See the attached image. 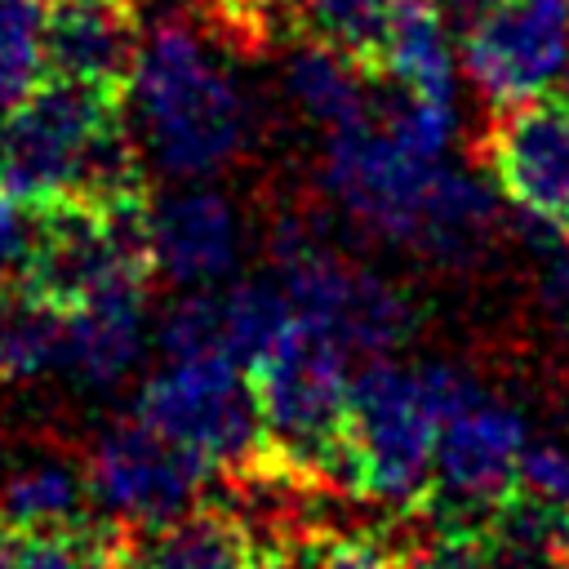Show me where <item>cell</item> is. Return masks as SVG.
<instances>
[{
    "label": "cell",
    "instance_id": "1",
    "mask_svg": "<svg viewBox=\"0 0 569 569\" xmlns=\"http://www.w3.org/2000/svg\"><path fill=\"white\" fill-rule=\"evenodd\" d=\"M320 182L356 231L440 267H471L498 231V191L485 178L405 147L378 116L329 133Z\"/></svg>",
    "mask_w": 569,
    "mask_h": 569
},
{
    "label": "cell",
    "instance_id": "2",
    "mask_svg": "<svg viewBox=\"0 0 569 569\" xmlns=\"http://www.w3.org/2000/svg\"><path fill=\"white\" fill-rule=\"evenodd\" d=\"M124 120L142 160L169 182L222 173L249 142V102L222 49L182 13L156 18L124 80Z\"/></svg>",
    "mask_w": 569,
    "mask_h": 569
},
{
    "label": "cell",
    "instance_id": "3",
    "mask_svg": "<svg viewBox=\"0 0 569 569\" xmlns=\"http://www.w3.org/2000/svg\"><path fill=\"white\" fill-rule=\"evenodd\" d=\"M142 151L116 93L49 76L4 111L0 187L31 200L120 204L142 196Z\"/></svg>",
    "mask_w": 569,
    "mask_h": 569
},
{
    "label": "cell",
    "instance_id": "4",
    "mask_svg": "<svg viewBox=\"0 0 569 569\" xmlns=\"http://www.w3.org/2000/svg\"><path fill=\"white\" fill-rule=\"evenodd\" d=\"M480 382L458 365L365 360L351 378L347 467L351 485L382 507H413L431 489L440 422Z\"/></svg>",
    "mask_w": 569,
    "mask_h": 569
},
{
    "label": "cell",
    "instance_id": "5",
    "mask_svg": "<svg viewBox=\"0 0 569 569\" xmlns=\"http://www.w3.org/2000/svg\"><path fill=\"white\" fill-rule=\"evenodd\" d=\"M262 413V436L271 458L284 471L316 480H347V413H351V351L316 329L293 320L289 333L249 369Z\"/></svg>",
    "mask_w": 569,
    "mask_h": 569
},
{
    "label": "cell",
    "instance_id": "6",
    "mask_svg": "<svg viewBox=\"0 0 569 569\" xmlns=\"http://www.w3.org/2000/svg\"><path fill=\"white\" fill-rule=\"evenodd\" d=\"M267 249H271V276L284 289L293 316L302 325L333 333L351 356L365 360L391 356L413 333V307L405 289L347 258L307 218L284 213L271 227Z\"/></svg>",
    "mask_w": 569,
    "mask_h": 569
},
{
    "label": "cell",
    "instance_id": "7",
    "mask_svg": "<svg viewBox=\"0 0 569 569\" xmlns=\"http://www.w3.org/2000/svg\"><path fill=\"white\" fill-rule=\"evenodd\" d=\"M133 413L209 467H244L258 449H267L253 378L222 356L164 360L142 382Z\"/></svg>",
    "mask_w": 569,
    "mask_h": 569
},
{
    "label": "cell",
    "instance_id": "8",
    "mask_svg": "<svg viewBox=\"0 0 569 569\" xmlns=\"http://www.w3.org/2000/svg\"><path fill=\"white\" fill-rule=\"evenodd\" d=\"M529 449V427L520 409L493 400L476 387L440 422L431 462V511L449 525L445 533H480L498 502L516 493L520 458Z\"/></svg>",
    "mask_w": 569,
    "mask_h": 569
},
{
    "label": "cell",
    "instance_id": "9",
    "mask_svg": "<svg viewBox=\"0 0 569 569\" xmlns=\"http://www.w3.org/2000/svg\"><path fill=\"white\" fill-rule=\"evenodd\" d=\"M209 471L213 467L204 458H196L187 445L169 440L138 413L107 427L84 458L93 511L124 529H156L196 511Z\"/></svg>",
    "mask_w": 569,
    "mask_h": 569
},
{
    "label": "cell",
    "instance_id": "10",
    "mask_svg": "<svg viewBox=\"0 0 569 569\" xmlns=\"http://www.w3.org/2000/svg\"><path fill=\"white\" fill-rule=\"evenodd\" d=\"M458 53L498 111L551 98L569 62V0H498L458 36Z\"/></svg>",
    "mask_w": 569,
    "mask_h": 569
},
{
    "label": "cell",
    "instance_id": "11",
    "mask_svg": "<svg viewBox=\"0 0 569 569\" xmlns=\"http://www.w3.org/2000/svg\"><path fill=\"white\" fill-rule=\"evenodd\" d=\"M493 187L516 213L569 231V107L533 98L502 107L485 142Z\"/></svg>",
    "mask_w": 569,
    "mask_h": 569
},
{
    "label": "cell",
    "instance_id": "12",
    "mask_svg": "<svg viewBox=\"0 0 569 569\" xmlns=\"http://www.w3.org/2000/svg\"><path fill=\"white\" fill-rule=\"evenodd\" d=\"M147 262L178 289H209L236 271L240 218L236 204L204 182H173L142 209Z\"/></svg>",
    "mask_w": 569,
    "mask_h": 569
},
{
    "label": "cell",
    "instance_id": "13",
    "mask_svg": "<svg viewBox=\"0 0 569 569\" xmlns=\"http://www.w3.org/2000/svg\"><path fill=\"white\" fill-rule=\"evenodd\" d=\"M151 338L147 320V276H124L67 307V351L62 369L84 387H120Z\"/></svg>",
    "mask_w": 569,
    "mask_h": 569
},
{
    "label": "cell",
    "instance_id": "14",
    "mask_svg": "<svg viewBox=\"0 0 569 569\" xmlns=\"http://www.w3.org/2000/svg\"><path fill=\"white\" fill-rule=\"evenodd\" d=\"M142 27L129 0H49V76L120 93Z\"/></svg>",
    "mask_w": 569,
    "mask_h": 569
},
{
    "label": "cell",
    "instance_id": "15",
    "mask_svg": "<svg viewBox=\"0 0 569 569\" xmlns=\"http://www.w3.org/2000/svg\"><path fill=\"white\" fill-rule=\"evenodd\" d=\"M373 62L405 93L458 102V31L436 0H396Z\"/></svg>",
    "mask_w": 569,
    "mask_h": 569
},
{
    "label": "cell",
    "instance_id": "16",
    "mask_svg": "<svg viewBox=\"0 0 569 569\" xmlns=\"http://www.w3.org/2000/svg\"><path fill=\"white\" fill-rule=\"evenodd\" d=\"M284 98L298 107V116H307L311 124H320L325 133H338L347 124H360L373 116V80L365 71V58L311 36L302 40L280 71Z\"/></svg>",
    "mask_w": 569,
    "mask_h": 569
},
{
    "label": "cell",
    "instance_id": "17",
    "mask_svg": "<svg viewBox=\"0 0 569 569\" xmlns=\"http://www.w3.org/2000/svg\"><path fill=\"white\" fill-rule=\"evenodd\" d=\"M249 538L222 511H187L169 525L138 529L124 569H249Z\"/></svg>",
    "mask_w": 569,
    "mask_h": 569
},
{
    "label": "cell",
    "instance_id": "18",
    "mask_svg": "<svg viewBox=\"0 0 569 569\" xmlns=\"http://www.w3.org/2000/svg\"><path fill=\"white\" fill-rule=\"evenodd\" d=\"M84 467L67 458H31L0 480V525L9 529H67L89 511Z\"/></svg>",
    "mask_w": 569,
    "mask_h": 569
},
{
    "label": "cell",
    "instance_id": "19",
    "mask_svg": "<svg viewBox=\"0 0 569 569\" xmlns=\"http://www.w3.org/2000/svg\"><path fill=\"white\" fill-rule=\"evenodd\" d=\"M67 351V307L40 289H0V378L31 382L49 369H62Z\"/></svg>",
    "mask_w": 569,
    "mask_h": 569
},
{
    "label": "cell",
    "instance_id": "20",
    "mask_svg": "<svg viewBox=\"0 0 569 569\" xmlns=\"http://www.w3.org/2000/svg\"><path fill=\"white\" fill-rule=\"evenodd\" d=\"M218 302H222L227 360H236L240 369H253L298 320L276 280H222Z\"/></svg>",
    "mask_w": 569,
    "mask_h": 569
},
{
    "label": "cell",
    "instance_id": "21",
    "mask_svg": "<svg viewBox=\"0 0 569 569\" xmlns=\"http://www.w3.org/2000/svg\"><path fill=\"white\" fill-rule=\"evenodd\" d=\"M49 0H0V111H13L49 80Z\"/></svg>",
    "mask_w": 569,
    "mask_h": 569
},
{
    "label": "cell",
    "instance_id": "22",
    "mask_svg": "<svg viewBox=\"0 0 569 569\" xmlns=\"http://www.w3.org/2000/svg\"><path fill=\"white\" fill-rule=\"evenodd\" d=\"M120 551L102 529H9L0 525V569H116Z\"/></svg>",
    "mask_w": 569,
    "mask_h": 569
},
{
    "label": "cell",
    "instance_id": "23",
    "mask_svg": "<svg viewBox=\"0 0 569 569\" xmlns=\"http://www.w3.org/2000/svg\"><path fill=\"white\" fill-rule=\"evenodd\" d=\"M151 333H156V347H160L164 360H204V356H222L227 360L218 284L178 289V298L156 316Z\"/></svg>",
    "mask_w": 569,
    "mask_h": 569
},
{
    "label": "cell",
    "instance_id": "24",
    "mask_svg": "<svg viewBox=\"0 0 569 569\" xmlns=\"http://www.w3.org/2000/svg\"><path fill=\"white\" fill-rule=\"evenodd\" d=\"M293 9H298V18L307 22L311 36L373 62L396 0H293Z\"/></svg>",
    "mask_w": 569,
    "mask_h": 569
},
{
    "label": "cell",
    "instance_id": "25",
    "mask_svg": "<svg viewBox=\"0 0 569 569\" xmlns=\"http://www.w3.org/2000/svg\"><path fill=\"white\" fill-rule=\"evenodd\" d=\"M36 231H40V204L0 187V289L27 280V267L36 253Z\"/></svg>",
    "mask_w": 569,
    "mask_h": 569
},
{
    "label": "cell",
    "instance_id": "26",
    "mask_svg": "<svg viewBox=\"0 0 569 569\" xmlns=\"http://www.w3.org/2000/svg\"><path fill=\"white\" fill-rule=\"evenodd\" d=\"M516 489L556 511H569V440H529Z\"/></svg>",
    "mask_w": 569,
    "mask_h": 569
},
{
    "label": "cell",
    "instance_id": "27",
    "mask_svg": "<svg viewBox=\"0 0 569 569\" xmlns=\"http://www.w3.org/2000/svg\"><path fill=\"white\" fill-rule=\"evenodd\" d=\"M413 569H498L493 556L485 551L480 533H440Z\"/></svg>",
    "mask_w": 569,
    "mask_h": 569
},
{
    "label": "cell",
    "instance_id": "28",
    "mask_svg": "<svg viewBox=\"0 0 569 569\" xmlns=\"http://www.w3.org/2000/svg\"><path fill=\"white\" fill-rule=\"evenodd\" d=\"M311 569H391V560L373 542H333L320 551Z\"/></svg>",
    "mask_w": 569,
    "mask_h": 569
},
{
    "label": "cell",
    "instance_id": "29",
    "mask_svg": "<svg viewBox=\"0 0 569 569\" xmlns=\"http://www.w3.org/2000/svg\"><path fill=\"white\" fill-rule=\"evenodd\" d=\"M236 27H249V31H258L262 22H267V13H271V4L276 0H213Z\"/></svg>",
    "mask_w": 569,
    "mask_h": 569
},
{
    "label": "cell",
    "instance_id": "30",
    "mask_svg": "<svg viewBox=\"0 0 569 569\" xmlns=\"http://www.w3.org/2000/svg\"><path fill=\"white\" fill-rule=\"evenodd\" d=\"M249 569H311V565H307V556H302V551H293V547H276V551L253 556V560H249Z\"/></svg>",
    "mask_w": 569,
    "mask_h": 569
},
{
    "label": "cell",
    "instance_id": "31",
    "mask_svg": "<svg viewBox=\"0 0 569 569\" xmlns=\"http://www.w3.org/2000/svg\"><path fill=\"white\" fill-rule=\"evenodd\" d=\"M551 98L569 107V62H565V71H560V80H556V89H551Z\"/></svg>",
    "mask_w": 569,
    "mask_h": 569
}]
</instances>
